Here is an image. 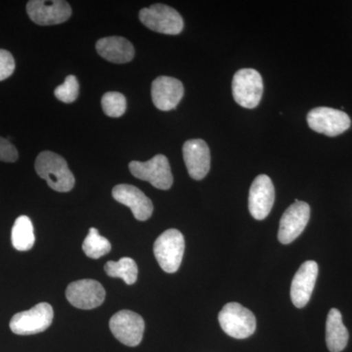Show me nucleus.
Listing matches in <instances>:
<instances>
[{
	"label": "nucleus",
	"mask_w": 352,
	"mask_h": 352,
	"mask_svg": "<svg viewBox=\"0 0 352 352\" xmlns=\"http://www.w3.org/2000/svg\"><path fill=\"white\" fill-rule=\"evenodd\" d=\"M36 171L39 177L46 180L48 186L55 191H71L75 186L76 179L64 157L51 151H43L36 160Z\"/></svg>",
	"instance_id": "1"
},
{
	"label": "nucleus",
	"mask_w": 352,
	"mask_h": 352,
	"mask_svg": "<svg viewBox=\"0 0 352 352\" xmlns=\"http://www.w3.org/2000/svg\"><path fill=\"white\" fill-rule=\"evenodd\" d=\"M219 321L222 330L234 339H247L256 332V316L238 302L224 305L219 312Z\"/></svg>",
	"instance_id": "2"
},
{
	"label": "nucleus",
	"mask_w": 352,
	"mask_h": 352,
	"mask_svg": "<svg viewBox=\"0 0 352 352\" xmlns=\"http://www.w3.org/2000/svg\"><path fill=\"white\" fill-rule=\"evenodd\" d=\"M184 250V237L177 229L164 231L155 241V258L166 273H175L179 270Z\"/></svg>",
	"instance_id": "3"
},
{
	"label": "nucleus",
	"mask_w": 352,
	"mask_h": 352,
	"mask_svg": "<svg viewBox=\"0 0 352 352\" xmlns=\"http://www.w3.org/2000/svg\"><path fill=\"white\" fill-rule=\"evenodd\" d=\"M129 168L134 177L150 182L157 189L168 190L173 186L170 162L164 155H157L147 162L132 161Z\"/></svg>",
	"instance_id": "4"
},
{
	"label": "nucleus",
	"mask_w": 352,
	"mask_h": 352,
	"mask_svg": "<svg viewBox=\"0 0 352 352\" xmlns=\"http://www.w3.org/2000/svg\"><path fill=\"white\" fill-rule=\"evenodd\" d=\"M234 100L240 106L254 109L258 106L263 94V80L254 69H239L233 76Z\"/></svg>",
	"instance_id": "5"
},
{
	"label": "nucleus",
	"mask_w": 352,
	"mask_h": 352,
	"mask_svg": "<svg viewBox=\"0 0 352 352\" xmlns=\"http://www.w3.org/2000/svg\"><path fill=\"white\" fill-rule=\"evenodd\" d=\"M139 19L152 31L175 36L180 34L184 23L180 14L164 4H153L139 12Z\"/></svg>",
	"instance_id": "6"
},
{
	"label": "nucleus",
	"mask_w": 352,
	"mask_h": 352,
	"mask_svg": "<svg viewBox=\"0 0 352 352\" xmlns=\"http://www.w3.org/2000/svg\"><path fill=\"white\" fill-rule=\"evenodd\" d=\"M54 311L50 303L41 302L31 309L14 315L11 331L16 335L29 336L44 332L52 324Z\"/></svg>",
	"instance_id": "7"
},
{
	"label": "nucleus",
	"mask_w": 352,
	"mask_h": 352,
	"mask_svg": "<svg viewBox=\"0 0 352 352\" xmlns=\"http://www.w3.org/2000/svg\"><path fill=\"white\" fill-rule=\"evenodd\" d=\"M111 332L119 342L127 346H138L143 339L145 322L140 315L131 310H120L112 318Z\"/></svg>",
	"instance_id": "8"
},
{
	"label": "nucleus",
	"mask_w": 352,
	"mask_h": 352,
	"mask_svg": "<svg viewBox=\"0 0 352 352\" xmlns=\"http://www.w3.org/2000/svg\"><path fill=\"white\" fill-rule=\"evenodd\" d=\"M307 124L312 131L333 138L344 133L351 127V118L337 109L318 107L307 115Z\"/></svg>",
	"instance_id": "9"
},
{
	"label": "nucleus",
	"mask_w": 352,
	"mask_h": 352,
	"mask_svg": "<svg viewBox=\"0 0 352 352\" xmlns=\"http://www.w3.org/2000/svg\"><path fill=\"white\" fill-rule=\"evenodd\" d=\"M309 219V205L305 201L296 200L282 215L278 239L284 245L294 242L303 232Z\"/></svg>",
	"instance_id": "10"
},
{
	"label": "nucleus",
	"mask_w": 352,
	"mask_h": 352,
	"mask_svg": "<svg viewBox=\"0 0 352 352\" xmlns=\"http://www.w3.org/2000/svg\"><path fill=\"white\" fill-rule=\"evenodd\" d=\"M66 296L73 307L80 309H94L103 303L106 292L99 282L82 279L69 285Z\"/></svg>",
	"instance_id": "11"
},
{
	"label": "nucleus",
	"mask_w": 352,
	"mask_h": 352,
	"mask_svg": "<svg viewBox=\"0 0 352 352\" xmlns=\"http://www.w3.org/2000/svg\"><path fill=\"white\" fill-rule=\"evenodd\" d=\"M27 13L32 22L39 25H58L71 17L72 8L68 2L63 0H32L28 2Z\"/></svg>",
	"instance_id": "12"
},
{
	"label": "nucleus",
	"mask_w": 352,
	"mask_h": 352,
	"mask_svg": "<svg viewBox=\"0 0 352 352\" xmlns=\"http://www.w3.org/2000/svg\"><path fill=\"white\" fill-rule=\"evenodd\" d=\"M274 201L275 188L270 176H256L249 194V210L254 219H266L272 210Z\"/></svg>",
	"instance_id": "13"
},
{
	"label": "nucleus",
	"mask_w": 352,
	"mask_h": 352,
	"mask_svg": "<svg viewBox=\"0 0 352 352\" xmlns=\"http://www.w3.org/2000/svg\"><path fill=\"white\" fill-rule=\"evenodd\" d=\"M182 152L189 175L195 180L204 179L210 168V148L206 141L201 139L186 141Z\"/></svg>",
	"instance_id": "14"
},
{
	"label": "nucleus",
	"mask_w": 352,
	"mask_h": 352,
	"mask_svg": "<svg viewBox=\"0 0 352 352\" xmlns=\"http://www.w3.org/2000/svg\"><path fill=\"white\" fill-rule=\"evenodd\" d=\"M112 195L116 201L131 208L139 221H145L152 217L154 210L152 201L138 187L129 184L117 185L113 189Z\"/></svg>",
	"instance_id": "15"
},
{
	"label": "nucleus",
	"mask_w": 352,
	"mask_h": 352,
	"mask_svg": "<svg viewBox=\"0 0 352 352\" xmlns=\"http://www.w3.org/2000/svg\"><path fill=\"white\" fill-rule=\"evenodd\" d=\"M318 276V264L307 261L296 271L291 286V298L298 308L305 307L311 298L315 283Z\"/></svg>",
	"instance_id": "16"
},
{
	"label": "nucleus",
	"mask_w": 352,
	"mask_h": 352,
	"mask_svg": "<svg viewBox=\"0 0 352 352\" xmlns=\"http://www.w3.org/2000/svg\"><path fill=\"white\" fill-rule=\"evenodd\" d=\"M152 100L161 111H170L182 101L184 87L180 80L170 76H159L152 83Z\"/></svg>",
	"instance_id": "17"
},
{
	"label": "nucleus",
	"mask_w": 352,
	"mask_h": 352,
	"mask_svg": "<svg viewBox=\"0 0 352 352\" xmlns=\"http://www.w3.org/2000/svg\"><path fill=\"white\" fill-rule=\"evenodd\" d=\"M96 50L104 59L116 64L129 63L134 57L133 45L122 36L99 39L96 43Z\"/></svg>",
	"instance_id": "18"
},
{
	"label": "nucleus",
	"mask_w": 352,
	"mask_h": 352,
	"mask_svg": "<svg viewBox=\"0 0 352 352\" xmlns=\"http://www.w3.org/2000/svg\"><path fill=\"white\" fill-rule=\"evenodd\" d=\"M349 342V331L342 323V316L340 310L332 308L329 311L326 322V342L331 352L344 351Z\"/></svg>",
	"instance_id": "19"
},
{
	"label": "nucleus",
	"mask_w": 352,
	"mask_h": 352,
	"mask_svg": "<svg viewBox=\"0 0 352 352\" xmlns=\"http://www.w3.org/2000/svg\"><path fill=\"white\" fill-rule=\"evenodd\" d=\"M13 247L21 252L30 251L36 242L34 226L32 220L25 215H21L16 219L12 228Z\"/></svg>",
	"instance_id": "20"
},
{
	"label": "nucleus",
	"mask_w": 352,
	"mask_h": 352,
	"mask_svg": "<svg viewBox=\"0 0 352 352\" xmlns=\"http://www.w3.org/2000/svg\"><path fill=\"white\" fill-rule=\"evenodd\" d=\"M104 268L108 276L120 278L126 285H133L138 280V264L131 258H122L118 261H108Z\"/></svg>",
	"instance_id": "21"
},
{
	"label": "nucleus",
	"mask_w": 352,
	"mask_h": 352,
	"mask_svg": "<svg viewBox=\"0 0 352 352\" xmlns=\"http://www.w3.org/2000/svg\"><path fill=\"white\" fill-rule=\"evenodd\" d=\"M82 250L88 258H100L111 252V243L101 236L96 228H90L89 233L83 241Z\"/></svg>",
	"instance_id": "22"
},
{
	"label": "nucleus",
	"mask_w": 352,
	"mask_h": 352,
	"mask_svg": "<svg viewBox=\"0 0 352 352\" xmlns=\"http://www.w3.org/2000/svg\"><path fill=\"white\" fill-rule=\"evenodd\" d=\"M104 113L111 118L122 117L126 111V99L120 92H107L102 97Z\"/></svg>",
	"instance_id": "23"
},
{
	"label": "nucleus",
	"mask_w": 352,
	"mask_h": 352,
	"mask_svg": "<svg viewBox=\"0 0 352 352\" xmlns=\"http://www.w3.org/2000/svg\"><path fill=\"white\" fill-rule=\"evenodd\" d=\"M78 89H80V85L76 76L69 75L67 76L63 85L55 88L54 94L58 100L64 103H73L78 98Z\"/></svg>",
	"instance_id": "24"
},
{
	"label": "nucleus",
	"mask_w": 352,
	"mask_h": 352,
	"mask_svg": "<svg viewBox=\"0 0 352 352\" xmlns=\"http://www.w3.org/2000/svg\"><path fill=\"white\" fill-rule=\"evenodd\" d=\"M15 60L9 51L0 50V82L13 75Z\"/></svg>",
	"instance_id": "25"
},
{
	"label": "nucleus",
	"mask_w": 352,
	"mask_h": 352,
	"mask_svg": "<svg viewBox=\"0 0 352 352\" xmlns=\"http://www.w3.org/2000/svg\"><path fill=\"white\" fill-rule=\"evenodd\" d=\"M17 149L15 146L3 138H0V161L6 162V163H15L18 160Z\"/></svg>",
	"instance_id": "26"
}]
</instances>
